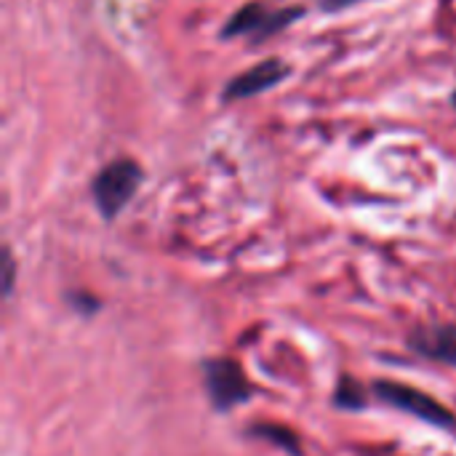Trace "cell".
Segmentation results:
<instances>
[{"label":"cell","instance_id":"6da1fadb","mask_svg":"<svg viewBox=\"0 0 456 456\" xmlns=\"http://www.w3.org/2000/svg\"><path fill=\"white\" fill-rule=\"evenodd\" d=\"M305 16V5H273L267 0H251L240 5L222 27V37H251L254 43H265L273 35L289 29Z\"/></svg>","mask_w":456,"mask_h":456},{"label":"cell","instance_id":"7a4b0ae2","mask_svg":"<svg viewBox=\"0 0 456 456\" xmlns=\"http://www.w3.org/2000/svg\"><path fill=\"white\" fill-rule=\"evenodd\" d=\"M142 182H144V171L136 160L118 158L112 163H107L94 176V184H91V195H94L99 214L104 219H115L134 200Z\"/></svg>","mask_w":456,"mask_h":456},{"label":"cell","instance_id":"3957f363","mask_svg":"<svg viewBox=\"0 0 456 456\" xmlns=\"http://www.w3.org/2000/svg\"><path fill=\"white\" fill-rule=\"evenodd\" d=\"M377 395L390 403L393 409L398 411H406L417 419H425L430 425H438V428H454V414L441 403L436 401L433 395L411 387V385H401V382H377L374 385Z\"/></svg>","mask_w":456,"mask_h":456},{"label":"cell","instance_id":"277c9868","mask_svg":"<svg viewBox=\"0 0 456 456\" xmlns=\"http://www.w3.org/2000/svg\"><path fill=\"white\" fill-rule=\"evenodd\" d=\"M206 390H208V398L211 403L219 409V411H230L240 403H246L251 398V385L243 374V369L230 361V358H214L206 363Z\"/></svg>","mask_w":456,"mask_h":456},{"label":"cell","instance_id":"5b68a950","mask_svg":"<svg viewBox=\"0 0 456 456\" xmlns=\"http://www.w3.org/2000/svg\"><path fill=\"white\" fill-rule=\"evenodd\" d=\"M289 75H291L289 61H283V59H278V56L262 59L259 64H254V67H248L246 72L235 75V77L224 86L222 99H224V102H243V99L267 94V91L278 88Z\"/></svg>","mask_w":456,"mask_h":456},{"label":"cell","instance_id":"8992f818","mask_svg":"<svg viewBox=\"0 0 456 456\" xmlns=\"http://www.w3.org/2000/svg\"><path fill=\"white\" fill-rule=\"evenodd\" d=\"M409 345L414 353L456 366V323L444 326H422L409 337Z\"/></svg>","mask_w":456,"mask_h":456},{"label":"cell","instance_id":"52a82bcc","mask_svg":"<svg viewBox=\"0 0 456 456\" xmlns=\"http://www.w3.org/2000/svg\"><path fill=\"white\" fill-rule=\"evenodd\" d=\"M254 433H256L259 438H267V441L278 444L281 449H286V452H291V454H302V446H299L297 436H294V433H289V430H283V428H275V425H259Z\"/></svg>","mask_w":456,"mask_h":456},{"label":"cell","instance_id":"ba28073f","mask_svg":"<svg viewBox=\"0 0 456 456\" xmlns=\"http://www.w3.org/2000/svg\"><path fill=\"white\" fill-rule=\"evenodd\" d=\"M337 403H339L342 409H361V406L366 403V398H363V387H361L355 379L345 377V379L339 382V395H337Z\"/></svg>","mask_w":456,"mask_h":456},{"label":"cell","instance_id":"9c48e42d","mask_svg":"<svg viewBox=\"0 0 456 456\" xmlns=\"http://www.w3.org/2000/svg\"><path fill=\"white\" fill-rule=\"evenodd\" d=\"M355 3H363V0H318L321 11H326V13L345 11V8H350V5H355Z\"/></svg>","mask_w":456,"mask_h":456},{"label":"cell","instance_id":"30bf717a","mask_svg":"<svg viewBox=\"0 0 456 456\" xmlns=\"http://www.w3.org/2000/svg\"><path fill=\"white\" fill-rule=\"evenodd\" d=\"M11 289H13V259L5 251V262H3V291H5V297L11 294Z\"/></svg>","mask_w":456,"mask_h":456},{"label":"cell","instance_id":"8fae6325","mask_svg":"<svg viewBox=\"0 0 456 456\" xmlns=\"http://www.w3.org/2000/svg\"><path fill=\"white\" fill-rule=\"evenodd\" d=\"M452 104H454V110H456V91H454V96H452Z\"/></svg>","mask_w":456,"mask_h":456}]
</instances>
